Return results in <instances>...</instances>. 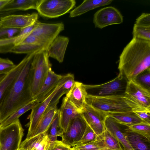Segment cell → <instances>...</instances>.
<instances>
[{"label": "cell", "instance_id": "cell-1", "mask_svg": "<svg viewBox=\"0 0 150 150\" xmlns=\"http://www.w3.org/2000/svg\"><path fill=\"white\" fill-rule=\"evenodd\" d=\"M150 66V41L133 38L120 56L119 74L133 80Z\"/></svg>", "mask_w": 150, "mask_h": 150}, {"label": "cell", "instance_id": "cell-2", "mask_svg": "<svg viewBox=\"0 0 150 150\" xmlns=\"http://www.w3.org/2000/svg\"><path fill=\"white\" fill-rule=\"evenodd\" d=\"M35 54L25 64L0 104V123L16 110L33 100L30 91V69Z\"/></svg>", "mask_w": 150, "mask_h": 150}, {"label": "cell", "instance_id": "cell-3", "mask_svg": "<svg viewBox=\"0 0 150 150\" xmlns=\"http://www.w3.org/2000/svg\"><path fill=\"white\" fill-rule=\"evenodd\" d=\"M86 101L87 104L107 113L135 111L147 109L140 106L125 95L97 97L87 95Z\"/></svg>", "mask_w": 150, "mask_h": 150}, {"label": "cell", "instance_id": "cell-4", "mask_svg": "<svg viewBox=\"0 0 150 150\" xmlns=\"http://www.w3.org/2000/svg\"><path fill=\"white\" fill-rule=\"evenodd\" d=\"M47 50L37 52L33 58L30 69V91L33 97L40 90L49 71L52 70Z\"/></svg>", "mask_w": 150, "mask_h": 150}, {"label": "cell", "instance_id": "cell-5", "mask_svg": "<svg viewBox=\"0 0 150 150\" xmlns=\"http://www.w3.org/2000/svg\"><path fill=\"white\" fill-rule=\"evenodd\" d=\"M128 81L119 73L113 80L103 84L90 85H85L87 95L97 97L125 95Z\"/></svg>", "mask_w": 150, "mask_h": 150}, {"label": "cell", "instance_id": "cell-6", "mask_svg": "<svg viewBox=\"0 0 150 150\" xmlns=\"http://www.w3.org/2000/svg\"><path fill=\"white\" fill-rule=\"evenodd\" d=\"M23 132L19 119L7 126L0 127V150H18Z\"/></svg>", "mask_w": 150, "mask_h": 150}, {"label": "cell", "instance_id": "cell-7", "mask_svg": "<svg viewBox=\"0 0 150 150\" xmlns=\"http://www.w3.org/2000/svg\"><path fill=\"white\" fill-rule=\"evenodd\" d=\"M76 4L74 0H42L37 10L44 17L56 18L69 12Z\"/></svg>", "mask_w": 150, "mask_h": 150}, {"label": "cell", "instance_id": "cell-8", "mask_svg": "<svg viewBox=\"0 0 150 150\" xmlns=\"http://www.w3.org/2000/svg\"><path fill=\"white\" fill-rule=\"evenodd\" d=\"M88 126L81 113L79 114L71 120L66 131L62 132V141L71 147L78 144Z\"/></svg>", "mask_w": 150, "mask_h": 150}, {"label": "cell", "instance_id": "cell-9", "mask_svg": "<svg viewBox=\"0 0 150 150\" xmlns=\"http://www.w3.org/2000/svg\"><path fill=\"white\" fill-rule=\"evenodd\" d=\"M63 84L64 80L62 77L60 83L50 94L43 100L38 103L31 109V112L28 117L30 121L26 139H28L32 137L34 131L49 106L52 98Z\"/></svg>", "mask_w": 150, "mask_h": 150}, {"label": "cell", "instance_id": "cell-10", "mask_svg": "<svg viewBox=\"0 0 150 150\" xmlns=\"http://www.w3.org/2000/svg\"><path fill=\"white\" fill-rule=\"evenodd\" d=\"M123 22V17L120 11L112 6L102 8L94 14L93 23L95 28L102 29L107 26L119 24Z\"/></svg>", "mask_w": 150, "mask_h": 150}, {"label": "cell", "instance_id": "cell-11", "mask_svg": "<svg viewBox=\"0 0 150 150\" xmlns=\"http://www.w3.org/2000/svg\"><path fill=\"white\" fill-rule=\"evenodd\" d=\"M81 113L88 125L97 136L105 130V121L107 113L87 104Z\"/></svg>", "mask_w": 150, "mask_h": 150}, {"label": "cell", "instance_id": "cell-12", "mask_svg": "<svg viewBox=\"0 0 150 150\" xmlns=\"http://www.w3.org/2000/svg\"><path fill=\"white\" fill-rule=\"evenodd\" d=\"M38 17L36 13L25 15L10 14L0 19V26L21 29L34 24L38 20Z\"/></svg>", "mask_w": 150, "mask_h": 150}, {"label": "cell", "instance_id": "cell-13", "mask_svg": "<svg viewBox=\"0 0 150 150\" xmlns=\"http://www.w3.org/2000/svg\"><path fill=\"white\" fill-rule=\"evenodd\" d=\"M125 95L142 107L150 109V91L133 80L128 81Z\"/></svg>", "mask_w": 150, "mask_h": 150}, {"label": "cell", "instance_id": "cell-14", "mask_svg": "<svg viewBox=\"0 0 150 150\" xmlns=\"http://www.w3.org/2000/svg\"><path fill=\"white\" fill-rule=\"evenodd\" d=\"M64 28L62 22L47 23L38 21L36 27L30 34L51 43Z\"/></svg>", "mask_w": 150, "mask_h": 150}, {"label": "cell", "instance_id": "cell-15", "mask_svg": "<svg viewBox=\"0 0 150 150\" xmlns=\"http://www.w3.org/2000/svg\"><path fill=\"white\" fill-rule=\"evenodd\" d=\"M105 129L109 131L119 142L124 150H134L127 138L125 129L127 127L120 123L111 116L108 115L105 121Z\"/></svg>", "mask_w": 150, "mask_h": 150}, {"label": "cell", "instance_id": "cell-16", "mask_svg": "<svg viewBox=\"0 0 150 150\" xmlns=\"http://www.w3.org/2000/svg\"><path fill=\"white\" fill-rule=\"evenodd\" d=\"M35 52L27 54L25 57L0 82V104L20 73L23 67Z\"/></svg>", "mask_w": 150, "mask_h": 150}, {"label": "cell", "instance_id": "cell-17", "mask_svg": "<svg viewBox=\"0 0 150 150\" xmlns=\"http://www.w3.org/2000/svg\"><path fill=\"white\" fill-rule=\"evenodd\" d=\"M87 96L84 84L75 81L73 87L66 96L78 111L81 113L87 105L86 101Z\"/></svg>", "mask_w": 150, "mask_h": 150}, {"label": "cell", "instance_id": "cell-18", "mask_svg": "<svg viewBox=\"0 0 150 150\" xmlns=\"http://www.w3.org/2000/svg\"><path fill=\"white\" fill-rule=\"evenodd\" d=\"M42 0H11L0 10V19L11 13L31 9L37 10Z\"/></svg>", "mask_w": 150, "mask_h": 150}, {"label": "cell", "instance_id": "cell-19", "mask_svg": "<svg viewBox=\"0 0 150 150\" xmlns=\"http://www.w3.org/2000/svg\"><path fill=\"white\" fill-rule=\"evenodd\" d=\"M62 75L58 74L52 70L48 73L40 90L33 98V100L38 102L47 97L60 82Z\"/></svg>", "mask_w": 150, "mask_h": 150}, {"label": "cell", "instance_id": "cell-20", "mask_svg": "<svg viewBox=\"0 0 150 150\" xmlns=\"http://www.w3.org/2000/svg\"><path fill=\"white\" fill-rule=\"evenodd\" d=\"M59 126L62 132L67 130L71 120L80 113L66 96L58 109Z\"/></svg>", "mask_w": 150, "mask_h": 150}, {"label": "cell", "instance_id": "cell-21", "mask_svg": "<svg viewBox=\"0 0 150 150\" xmlns=\"http://www.w3.org/2000/svg\"><path fill=\"white\" fill-rule=\"evenodd\" d=\"M69 41V38L67 37H57L47 50L49 57L56 59L59 63L62 62Z\"/></svg>", "mask_w": 150, "mask_h": 150}, {"label": "cell", "instance_id": "cell-22", "mask_svg": "<svg viewBox=\"0 0 150 150\" xmlns=\"http://www.w3.org/2000/svg\"><path fill=\"white\" fill-rule=\"evenodd\" d=\"M50 141L46 132L21 142L20 147L25 150H49Z\"/></svg>", "mask_w": 150, "mask_h": 150}, {"label": "cell", "instance_id": "cell-23", "mask_svg": "<svg viewBox=\"0 0 150 150\" xmlns=\"http://www.w3.org/2000/svg\"><path fill=\"white\" fill-rule=\"evenodd\" d=\"M58 110L57 105L48 106L34 131L31 137L47 131Z\"/></svg>", "mask_w": 150, "mask_h": 150}, {"label": "cell", "instance_id": "cell-24", "mask_svg": "<svg viewBox=\"0 0 150 150\" xmlns=\"http://www.w3.org/2000/svg\"><path fill=\"white\" fill-rule=\"evenodd\" d=\"M112 0H85L79 5L70 11L71 18L80 16L91 10L110 4Z\"/></svg>", "mask_w": 150, "mask_h": 150}, {"label": "cell", "instance_id": "cell-25", "mask_svg": "<svg viewBox=\"0 0 150 150\" xmlns=\"http://www.w3.org/2000/svg\"><path fill=\"white\" fill-rule=\"evenodd\" d=\"M128 141L134 150H150V140L139 134L125 129Z\"/></svg>", "mask_w": 150, "mask_h": 150}, {"label": "cell", "instance_id": "cell-26", "mask_svg": "<svg viewBox=\"0 0 150 150\" xmlns=\"http://www.w3.org/2000/svg\"><path fill=\"white\" fill-rule=\"evenodd\" d=\"M96 140L105 150L123 149L118 141L106 129L97 136Z\"/></svg>", "mask_w": 150, "mask_h": 150}, {"label": "cell", "instance_id": "cell-27", "mask_svg": "<svg viewBox=\"0 0 150 150\" xmlns=\"http://www.w3.org/2000/svg\"><path fill=\"white\" fill-rule=\"evenodd\" d=\"M107 114L118 122L124 125H130L143 122L133 111L107 113Z\"/></svg>", "mask_w": 150, "mask_h": 150}, {"label": "cell", "instance_id": "cell-28", "mask_svg": "<svg viewBox=\"0 0 150 150\" xmlns=\"http://www.w3.org/2000/svg\"><path fill=\"white\" fill-rule=\"evenodd\" d=\"M39 103L33 100L17 109L0 123V127L7 126L19 119V117L21 115L28 111L31 110Z\"/></svg>", "mask_w": 150, "mask_h": 150}, {"label": "cell", "instance_id": "cell-29", "mask_svg": "<svg viewBox=\"0 0 150 150\" xmlns=\"http://www.w3.org/2000/svg\"><path fill=\"white\" fill-rule=\"evenodd\" d=\"M48 48V47L43 45L19 44L14 46L10 52L16 54H28L43 50H47Z\"/></svg>", "mask_w": 150, "mask_h": 150}, {"label": "cell", "instance_id": "cell-30", "mask_svg": "<svg viewBox=\"0 0 150 150\" xmlns=\"http://www.w3.org/2000/svg\"><path fill=\"white\" fill-rule=\"evenodd\" d=\"M62 131L59 126V115L58 110L48 129L46 132L50 141V146L57 140V137H61Z\"/></svg>", "mask_w": 150, "mask_h": 150}, {"label": "cell", "instance_id": "cell-31", "mask_svg": "<svg viewBox=\"0 0 150 150\" xmlns=\"http://www.w3.org/2000/svg\"><path fill=\"white\" fill-rule=\"evenodd\" d=\"M126 125L129 130L150 140V124L142 122L130 125Z\"/></svg>", "mask_w": 150, "mask_h": 150}, {"label": "cell", "instance_id": "cell-32", "mask_svg": "<svg viewBox=\"0 0 150 150\" xmlns=\"http://www.w3.org/2000/svg\"><path fill=\"white\" fill-rule=\"evenodd\" d=\"M132 35L133 38L150 41V26L134 24Z\"/></svg>", "mask_w": 150, "mask_h": 150}, {"label": "cell", "instance_id": "cell-33", "mask_svg": "<svg viewBox=\"0 0 150 150\" xmlns=\"http://www.w3.org/2000/svg\"><path fill=\"white\" fill-rule=\"evenodd\" d=\"M133 80L141 86L150 91V68L139 73Z\"/></svg>", "mask_w": 150, "mask_h": 150}, {"label": "cell", "instance_id": "cell-34", "mask_svg": "<svg viewBox=\"0 0 150 150\" xmlns=\"http://www.w3.org/2000/svg\"><path fill=\"white\" fill-rule=\"evenodd\" d=\"M16 65L8 58L0 57V75L8 74L14 69Z\"/></svg>", "mask_w": 150, "mask_h": 150}, {"label": "cell", "instance_id": "cell-35", "mask_svg": "<svg viewBox=\"0 0 150 150\" xmlns=\"http://www.w3.org/2000/svg\"><path fill=\"white\" fill-rule=\"evenodd\" d=\"M21 30L0 26V40L10 38L18 35Z\"/></svg>", "mask_w": 150, "mask_h": 150}, {"label": "cell", "instance_id": "cell-36", "mask_svg": "<svg viewBox=\"0 0 150 150\" xmlns=\"http://www.w3.org/2000/svg\"><path fill=\"white\" fill-rule=\"evenodd\" d=\"M97 136L93 130L88 125L84 134L78 144H85L95 141L96 140Z\"/></svg>", "mask_w": 150, "mask_h": 150}, {"label": "cell", "instance_id": "cell-37", "mask_svg": "<svg viewBox=\"0 0 150 150\" xmlns=\"http://www.w3.org/2000/svg\"><path fill=\"white\" fill-rule=\"evenodd\" d=\"M64 80V84L62 87L67 94L71 90L75 82L74 74L68 73L62 75Z\"/></svg>", "mask_w": 150, "mask_h": 150}, {"label": "cell", "instance_id": "cell-38", "mask_svg": "<svg viewBox=\"0 0 150 150\" xmlns=\"http://www.w3.org/2000/svg\"><path fill=\"white\" fill-rule=\"evenodd\" d=\"M72 148L74 149L79 150H104L96 140L85 144H78Z\"/></svg>", "mask_w": 150, "mask_h": 150}, {"label": "cell", "instance_id": "cell-39", "mask_svg": "<svg viewBox=\"0 0 150 150\" xmlns=\"http://www.w3.org/2000/svg\"><path fill=\"white\" fill-rule=\"evenodd\" d=\"M49 150H73L69 145L62 141L57 140L50 146Z\"/></svg>", "mask_w": 150, "mask_h": 150}, {"label": "cell", "instance_id": "cell-40", "mask_svg": "<svg viewBox=\"0 0 150 150\" xmlns=\"http://www.w3.org/2000/svg\"><path fill=\"white\" fill-rule=\"evenodd\" d=\"M134 24L150 26V14L143 13L136 19Z\"/></svg>", "mask_w": 150, "mask_h": 150}, {"label": "cell", "instance_id": "cell-41", "mask_svg": "<svg viewBox=\"0 0 150 150\" xmlns=\"http://www.w3.org/2000/svg\"><path fill=\"white\" fill-rule=\"evenodd\" d=\"M134 112L144 122L150 124V110Z\"/></svg>", "mask_w": 150, "mask_h": 150}, {"label": "cell", "instance_id": "cell-42", "mask_svg": "<svg viewBox=\"0 0 150 150\" xmlns=\"http://www.w3.org/2000/svg\"><path fill=\"white\" fill-rule=\"evenodd\" d=\"M38 21V20H37L33 25L21 29L18 35H20L30 34L36 27Z\"/></svg>", "mask_w": 150, "mask_h": 150}, {"label": "cell", "instance_id": "cell-43", "mask_svg": "<svg viewBox=\"0 0 150 150\" xmlns=\"http://www.w3.org/2000/svg\"><path fill=\"white\" fill-rule=\"evenodd\" d=\"M11 1V0H0V10Z\"/></svg>", "mask_w": 150, "mask_h": 150}, {"label": "cell", "instance_id": "cell-44", "mask_svg": "<svg viewBox=\"0 0 150 150\" xmlns=\"http://www.w3.org/2000/svg\"><path fill=\"white\" fill-rule=\"evenodd\" d=\"M6 74H1V75H0V82L4 78V77L6 76Z\"/></svg>", "mask_w": 150, "mask_h": 150}, {"label": "cell", "instance_id": "cell-45", "mask_svg": "<svg viewBox=\"0 0 150 150\" xmlns=\"http://www.w3.org/2000/svg\"><path fill=\"white\" fill-rule=\"evenodd\" d=\"M18 150H25L24 148L20 147Z\"/></svg>", "mask_w": 150, "mask_h": 150}, {"label": "cell", "instance_id": "cell-46", "mask_svg": "<svg viewBox=\"0 0 150 150\" xmlns=\"http://www.w3.org/2000/svg\"><path fill=\"white\" fill-rule=\"evenodd\" d=\"M124 150V149H115V150Z\"/></svg>", "mask_w": 150, "mask_h": 150}, {"label": "cell", "instance_id": "cell-47", "mask_svg": "<svg viewBox=\"0 0 150 150\" xmlns=\"http://www.w3.org/2000/svg\"><path fill=\"white\" fill-rule=\"evenodd\" d=\"M73 149V150H77V149Z\"/></svg>", "mask_w": 150, "mask_h": 150}, {"label": "cell", "instance_id": "cell-48", "mask_svg": "<svg viewBox=\"0 0 150 150\" xmlns=\"http://www.w3.org/2000/svg\"></svg>", "mask_w": 150, "mask_h": 150}]
</instances>
